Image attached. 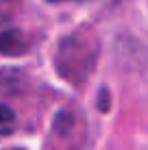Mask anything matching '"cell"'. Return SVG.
I'll return each instance as SVG.
<instances>
[{
  "label": "cell",
  "mask_w": 148,
  "mask_h": 150,
  "mask_svg": "<svg viewBox=\"0 0 148 150\" xmlns=\"http://www.w3.org/2000/svg\"><path fill=\"white\" fill-rule=\"evenodd\" d=\"M52 2H59V0H52Z\"/></svg>",
  "instance_id": "obj_3"
},
{
  "label": "cell",
  "mask_w": 148,
  "mask_h": 150,
  "mask_svg": "<svg viewBox=\"0 0 148 150\" xmlns=\"http://www.w3.org/2000/svg\"><path fill=\"white\" fill-rule=\"evenodd\" d=\"M9 150H22V148H9Z\"/></svg>",
  "instance_id": "obj_2"
},
{
  "label": "cell",
  "mask_w": 148,
  "mask_h": 150,
  "mask_svg": "<svg viewBox=\"0 0 148 150\" xmlns=\"http://www.w3.org/2000/svg\"><path fill=\"white\" fill-rule=\"evenodd\" d=\"M15 128V113L7 105H0V139L11 135Z\"/></svg>",
  "instance_id": "obj_1"
}]
</instances>
